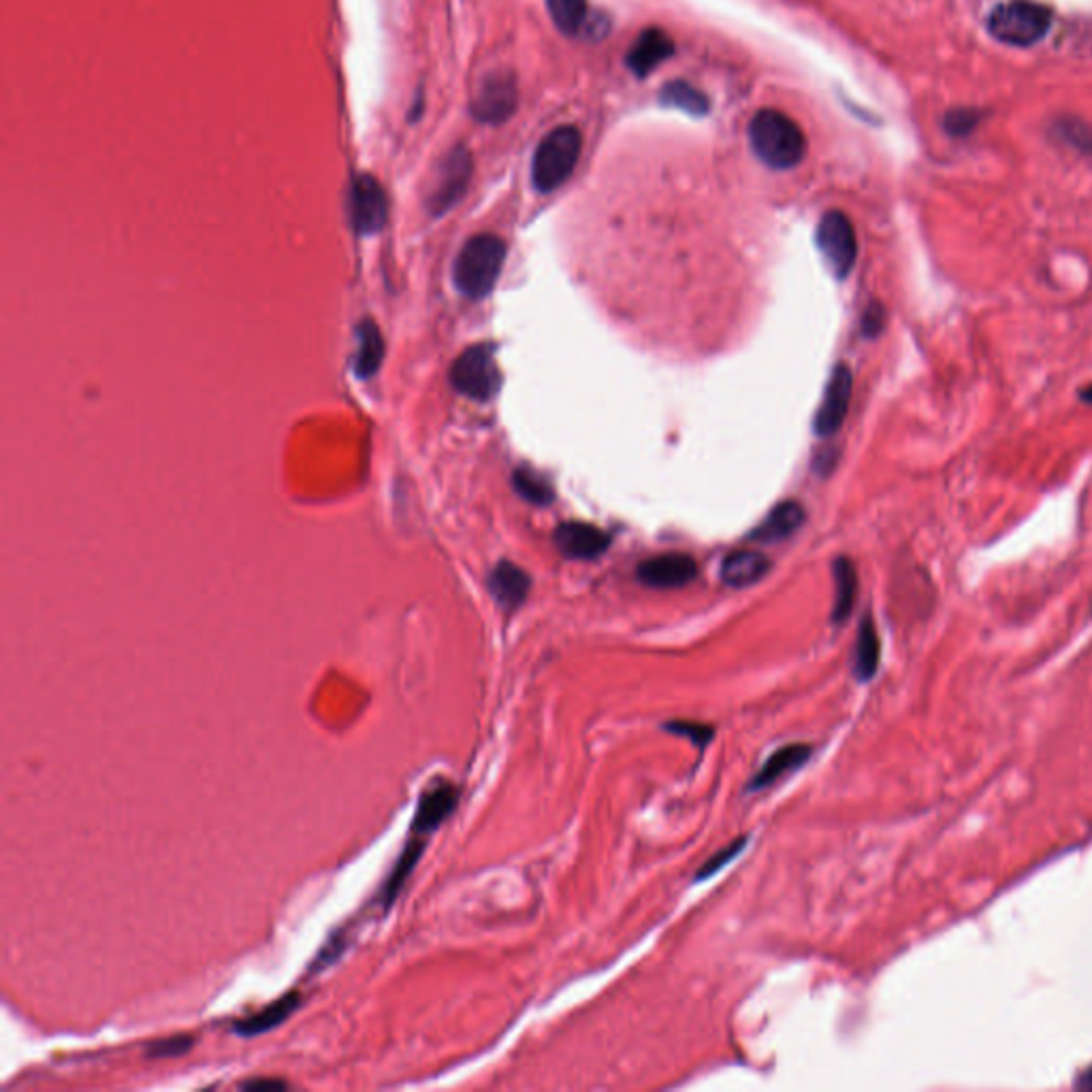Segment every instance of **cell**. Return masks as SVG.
Masks as SVG:
<instances>
[{
    "instance_id": "obj_32",
    "label": "cell",
    "mask_w": 1092,
    "mask_h": 1092,
    "mask_svg": "<svg viewBox=\"0 0 1092 1092\" xmlns=\"http://www.w3.org/2000/svg\"><path fill=\"white\" fill-rule=\"evenodd\" d=\"M1078 1087H1080V1089H1092V1069L1091 1071H1087V1073H1084V1078L1080 1080V1084H1078Z\"/></svg>"
},
{
    "instance_id": "obj_21",
    "label": "cell",
    "mask_w": 1092,
    "mask_h": 1092,
    "mask_svg": "<svg viewBox=\"0 0 1092 1092\" xmlns=\"http://www.w3.org/2000/svg\"><path fill=\"white\" fill-rule=\"evenodd\" d=\"M769 570L771 562L760 553H751V551L732 553L721 564V581L730 587H749L760 578H764Z\"/></svg>"
},
{
    "instance_id": "obj_17",
    "label": "cell",
    "mask_w": 1092,
    "mask_h": 1092,
    "mask_svg": "<svg viewBox=\"0 0 1092 1092\" xmlns=\"http://www.w3.org/2000/svg\"><path fill=\"white\" fill-rule=\"evenodd\" d=\"M299 1005H301V994L295 990L286 992L278 1001L269 1003L261 1012L247 1016L244 1021L235 1022V1033L240 1037H246V1039L265 1035V1033L278 1028L283 1022L288 1021L299 1010Z\"/></svg>"
},
{
    "instance_id": "obj_2",
    "label": "cell",
    "mask_w": 1092,
    "mask_h": 1092,
    "mask_svg": "<svg viewBox=\"0 0 1092 1092\" xmlns=\"http://www.w3.org/2000/svg\"><path fill=\"white\" fill-rule=\"evenodd\" d=\"M506 261V244L492 233L467 240L457 254L453 280L467 299H483L494 290Z\"/></svg>"
},
{
    "instance_id": "obj_10",
    "label": "cell",
    "mask_w": 1092,
    "mask_h": 1092,
    "mask_svg": "<svg viewBox=\"0 0 1092 1092\" xmlns=\"http://www.w3.org/2000/svg\"><path fill=\"white\" fill-rule=\"evenodd\" d=\"M459 794L461 792L453 781L435 779L429 783L419 798L410 832L431 837L457 809Z\"/></svg>"
},
{
    "instance_id": "obj_4",
    "label": "cell",
    "mask_w": 1092,
    "mask_h": 1092,
    "mask_svg": "<svg viewBox=\"0 0 1092 1092\" xmlns=\"http://www.w3.org/2000/svg\"><path fill=\"white\" fill-rule=\"evenodd\" d=\"M1052 26V11L1033 0L999 4L988 18L990 35L1007 45L1028 47L1041 41Z\"/></svg>"
},
{
    "instance_id": "obj_30",
    "label": "cell",
    "mask_w": 1092,
    "mask_h": 1092,
    "mask_svg": "<svg viewBox=\"0 0 1092 1092\" xmlns=\"http://www.w3.org/2000/svg\"><path fill=\"white\" fill-rule=\"evenodd\" d=\"M286 1084L284 1082H276V1080H252V1082H246L244 1089H284Z\"/></svg>"
},
{
    "instance_id": "obj_1",
    "label": "cell",
    "mask_w": 1092,
    "mask_h": 1092,
    "mask_svg": "<svg viewBox=\"0 0 1092 1092\" xmlns=\"http://www.w3.org/2000/svg\"><path fill=\"white\" fill-rule=\"evenodd\" d=\"M749 143L753 154L776 172L798 167L807 154V137L803 129L776 109H760L751 118Z\"/></svg>"
},
{
    "instance_id": "obj_15",
    "label": "cell",
    "mask_w": 1092,
    "mask_h": 1092,
    "mask_svg": "<svg viewBox=\"0 0 1092 1092\" xmlns=\"http://www.w3.org/2000/svg\"><path fill=\"white\" fill-rule=\"evenodd\" d=\"M487 587L495 604L510 615L526 604L531 589V578L523 567L512 562H499L489 574Z\"/></svg>"
},
{
    "instance_id": "obj_23",
    "label": "cell",
    "mask_w": 1092,
    "mask_h": 1092,
    "mask_svg": "<svg viewBox=\"0 0 1092 1092\" xmlns=\"http://www.w3.org/2000/svg\"><path fill=\"white\" fill-rule=\"evenodd\" d=\"M660 103L664 107H670V109H679V111H685L694 118H703L708 111H710V103H708V97H706L703 90H698L696 86L679 79V81H669L662 92H660Z\"/></svg>"
},
{
    "instance_id": "obj_20",
    "label": "cell",
    "mask_w": 1092,
    "mask_h": 1092,
    "mask_svg": "<svg viewBox=\"0 0 1092 1092\" xmlns=\"http://www.w3.org/2000/svg\"><path fill=\"white\" fill-rule=\"evenodd\" d=\"M356 335H359V349L354 361L356 376L372 378L380 369L385 359V340L380 327L372 318H365L356 327Z\"/></svg>"
},
{
    "instance_id": "obj_19",
    "label": "cell",
    "mask_w": 1092,
    "mask_h": 1092,
    "mask_svg": "<svg viewBox=\"0 0 1092 1092\" xmlns=\"http://www.w3.org/2000/svg\"><path fill=\"white\" fill-rule=\"evenodd\" d=\"M881 642L875 621L867 615L860 621L856 647H853V674L858 681H871L880 669Z\"/></svg>"
},
{
    "instance_id": "obj_12",
    "label": "cell",
    "mask_w": 1092,
    "mask_h": 1092,
    "mask_svg": "<svg viewBox=\"0 0 1092 1092\" xmlns=\"http://www.w3.org/2000/svg\"><path fill=\"white\" fill-rule=\"evenodd\" d=\"M698 565L685 553H669L653 558L638 565L636 576L642 585L653 589H676L685 587L696 578Z\"/></svg>"
},
{
    "instance_id": "obj_8",
    "label": "cell",
    "mask_w": 1092,
    "mask_h": 1092,
    "mask_svg": "<svg viewBox=\"0 0 1092 1092\" xmlns=\"http://www.w3.org/2000/svg\"><path fill=\"white\" fill-rule=\"evenodd\" d=\"M519 106V88L515 75L497 71L487 75L472 99V115L483 124L506 122Z\"/></svg>"
},
{
    "instance_id": "obj_29",
    "label": "cell",
    "mask_w": 1092,
    "mask_h": 1092,
    "mask_svg": "<svg viewBox=\"0 0 1092 1092\" xmlns=\"http://www.w3.org/2000/svg\"><path fill=\"white\" fill-rule=\"evenodd\" d=\"M883 324H885V310L881 304L873 301L862 315V333L867 338H875V335H880Z\"/></svg>"
},
{
    "instance_id": "obj_24",
    "label": "cell",
    "mask_w": 1092,
    "mask_h": 1092,
    "mask_svg": "<svg viewBox=\"0 0 1092 1092\" xmlns=\"http://www.w3.org/2000/svg\"><path fill=\"white\" fill-rule=\"evenodd\" d=\"M547 7L555 26L564 35H578L589 15L587 0H547Z\"/></svg>"
},
{
    "instance_id": "obj_18",
    "label": "cell",
    "mask_w": 1092,
    "mask_h": 1092,
    "mask_svg": "<svg viewBox=\"0 0 1092 1092\" xmlns=\"http://www.w3.org/2000/svg\"><path fill=\"white\" fill-rule=\"evenodd\" d=\"M805 519H807V512L798 501H783L764 519L762 526H758L751 531L749 538L755 542H764V544L781 542L803 528Z\"/></svg>"
},
{
    "instance_id": "obj_3",
    "label": "cell",
    "mask_w": 1092,
    "mask_h": 1092,
    "mask_svg": "<svg viewBox=\"0 0 1092 1092\" xmlns=\"http://www.w3.org/2000/svg\"><path fill=\"white\" fill-rule=\"evenodd\" d=\"M583 150V135L576 126H560L551 131L536 147L531 161V181L542 195L558 190L572 176Z\"/></svg>"
},
{
    "instance_id": "obj_11",
    "label": "cell",
    "mask_w": 1092,
    "mask_h": 1092,
    "mask_svg": "<svg viewBox=\"0 0 1092 1092\" xmlns=\"http://www.w3.org/2000/svg\"><path fill=\"white\" fill-rule=\"evenodd\" d=\"M851 390H853L851 369L843 363H839L832 369V376L828 380L821 406H819L817 417H815L817 435L830 438L843 427L847 410H849V401H851Z\"/></svg>"
},
{
    "instance_id": "obj_26",
    "label": "cell",
    "mask_w": 1092,
    "mask_h": 1092,
    "mask_svg": "<svg viewBox=\"0 0 1092 1092\" xmlns=\"http://www.w3.org/2000/svg\"><path fill=\"white\" fill-rule=\"evenodd\" d=\"M662 728L672 735V737H681V739H687L696 749H705L706 744L713 740L715 737V728L710 724H705V721H690V719H670L666 724H662Z\"/></svg>"
},
{
    "instance_id": "obj_27",
    "label": "cell",
    "mask_w": 1092,
    "mask_h": 1092,
    "mask_svg": "<svg viewBox=\"0 0 1092 1092\" xmlns=\"http://www.w3.org/2000/svg\"><path fill=\"white\" fill-rule=\"evenodd\" d=\"M747 843H749V837H747V835H742V837H737L735 841H730L728 846L717 849V851H715V853L706 860L705 864L698 869V873H696L694 881H696V883H701V881H705L708 880V878H713V875H717L724 867H728L730 862H735V860L739 858L740 853L744 851Z\"/></svg>"
},
{
    "instance_id": "obj_7",
    "label": "cell",
    "mask_w": 1092,
    "mask_h": 1092,
    "mask_svg": "<svg viewBox=\"0 0 1092 1092\" xmlns=\"http://www.w3.org/2000/svg\"><path fill=\"white\" fill-rule=\"evenodd\" d=\"M815 240L830 272L839 280H846L858 258V240L851 220L839 210L824 213L817 224Z\"/></svg>"
},
{
    "instance_id": "obj_5",
    "label": "cell",
    "mask_w": 1092,
    "mask_h": 1092,
    "mask_svg": "<svg viewBox=\"0 0 1092 1092\" xmlns=\"http://www.w3.org/2000/svg\"><path fill=\"white\" fill-rule=\"evenodd\" d=\"M451 383L465 397L489 401L501 385L494 346L476 344L459 354L451 367Z\"/></svg>"
},
{
    "instance_id": "obj_28",
    "label": "cell",
    "mask_w": 1092,
    "mask_h": 1092,
    "mask_svg": "<svg viewBox=\"0 0 1092 1092\" xmlns=\"http://www.w3.org/2000/svg\"><path fill=\"white\" fill-rule=\"evenodd\" d=\"M195 1046L192 1035H174L161 1041H154L147 1046L145 1057L147 1058H177L184 1057L190 1048Z\"/></svg>"
},
{
    "instance_id": "obj_16",
    "label": "cell",
    "mask_w": 1092,
    "mask_h": 1092,
    "mask_svg": "<svg viewBox=\"0 0 1092 1092\" xmlns=\"http://www.w3.org/2000/svg\"><path fill=\"white\" fill-rule=\"evenodd\" d=\"M672 56H674V41L660 29H647L632 43L626 56V65L636 77H647Z\"/></svg>"
},
{
    "instance_id": "obj_13",
    "label": "cell",
    "mask_w": 1092,
    "mask_h": 1092,
    "mask_svg": "<svg viewBox=\"0 0 1092 1092\" xmlns=\"http://www.w3.org/2000/svg\"><path fill=\"white\" fill-rule=\"evenodd\" d=\"M810 755H813V744L809 742H790V744L779 747L760 766V771L749 779L747 792L753 794V792H762V790L773 787L776 781H781L783 776L805 766L809 762Z\"/></svg>"
},
{
    "instance_id": "obj_25",
    "label": "cell",
    "mask_w": 1092,
    "mask_h": 1092,
    "mask_svg": "<svg viewBox=\"0 0 1092 1092\" xmlns=\"http://www.w3.org/2000/svg\"><path fill=\"white\" fill-rule=\"evenodd\" d=\"M512 485H515V492L521 495L523 499H528L531 504L536 506H547L549 501H553V489L549 483H544L538 474L529 472V470H517L515 476H512Z\"/></svg>"
},
{
    "instance_id": "obj_22",
    "label": "cell",
    "mask_w": 1092,
    "mask_h": 1092,
    "mask_svg": "<svg viewBox=\"0 0 1092 1092\" xmlns=\"http://www.w3.org/2000/svg\"><path fill=\"white\" fill-rule=\"evenodd\" d=\"M832 572H835V587H837L832 624L839 626L849 619V615L853 610L856 596H858V574H856V565L851 564L847 558H839L832 565Z\"/></svg>"
},
{
    "instance_id": "obj_9",
    "label": "cell",
    "mask_w": 1092,
    "mask_h": 1092,
    "mask_svg": "<svg viewBox=\"0 0 1092 1092\" xmlns=\"http://www.w3.org/2000/svg\"><path fill=\"white\" fill-rule=\"evenodd\" d=\"M351 218L356 233L374 235L388 220V199L383 184L369 174H361L351 186Z\"/></svg>"
},
{
    "instance_id": "obj_31",
    "label": "cell",
    "mask_w": 1092,
    "mask_h": 1092,
    "mask_svg": "<svg viewBox=\"0 0 1092 1092\" xmlns=\"http://www.w3.org/2000/svg\"><path fill=\"white\" fill-rule=\"evenodd\" d=\"M1078 395H1080V399H1082L1084 404L1092 406V385H1089L1087 388H1082Z\"/></svg>"
},
{
    "instance_id": "obj_14",
    "label": "cell",
    "mask_w": 1092,
    "mask_h": 1092,
    "mask_svg": "<svg viewBox=\"0 0 1092 1092\" xmlns=\"http://www.w3.org/2000/svg\"><path fill=\"white\" fill-rule=\"evenodd\" d=\"M555 544L570 560H596L608 547L610 536L589 523H562L555 529Z\"/></svg>"
},
{
    "instance_id": "obj_6",
    "label": "cell",
    "mask_w": 1092,
    "mask_h": 1092,
    "mask_svg": "<svg viewBox=\"0 0 1092 1092\" xmlns=\"http://www.w3.org/2000/svg\"><path fill=\"white\" fill-rule=\"evenodd\" d=\"M474 172L472 154L465 145H455L444 154L435 169V179L427 197V210L431 216H442L455 208L463 195L467 192L470 179Z\"/></svg>"
}]
</instances>
